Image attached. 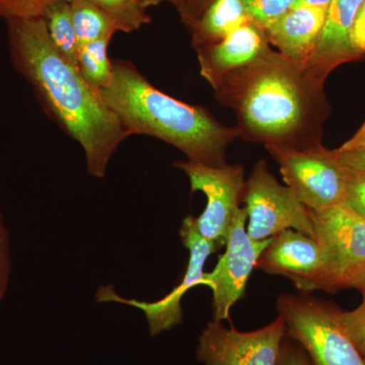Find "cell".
<instances>
[{
    "instance_id": "f1b7e54d",
    "label": "cell",
    "mask_w": 365,
    "mask_h": 365,
    "mask_svg": "<svg viewBox=\"0 0 365 365\" xmlns=\"http://www.w3.org/2000/svg\"><path fill=\"white\" fill-rule=\"evenodd\" d=\"M348 141H350V143H365V122L357 130L356 133Z\"/></svg>"
},
{
    "instance_id": "5bb4252c",
    "label": "cell",
    "mask_w": 365,
    "mask_h": 365,
    "mask_svg": "<svg viewBox=\"0 0 365 365\" xmlns=\"http://www.w3.org/2000/svg\"><path fill=\"white\" fill-rule=\"evenodd\" d=\"M267 47L264 29L250 21L218 42L196 48L201 76L213 86L228 72L253 61Z\"/></svg>"
},
{
    "instance_id": "8992f818",
    "label": "cell",
    "mask_w": 365,
    "mask_h": 365,
    "mask_svg": "<svg viewBox=\"0 0 365 365\" xmlns=\"http://www.w3.org/2000/svg\"><path fill=\"white\" fill-rule=\"evenodd\" d=\"M287 182L309 210L319 211L344 202L349 170L334 151L321 144L297 148L266 144Z\"/></svg>"
},
{
    "instance_id": "3957f363",
    "label": "cell",
    "mask_w": 365,
    "mask_h": 365,
    "mask_svg": "<svg viewBox=\"0 0 365 365\" xmlns=\"http://www.w3.org/2000/svg\"><path fill=\"white\" fill-rule=\"evenodd\" d=\"M129 134H145L179 148L190 162L220 167L237 128L218 122L201 106L176 100L151 85L130 62H113L111 81L100 91Z\"/></svg>"
},
{
    "instance_id": "83f0119b",
    "label": "cell",
    "mask_w": 365,
    "mask_h": 365,
    "mask_svg": "<svg viewBox=\"0 0 365 365\" xmlns=\"http://www.w3.org/2000/svg\"><path fill=\"white\" fill-rule=\"evenodd\" d=\"M332 0H297L292 9L297 7H318V9H328Z\"/></svg>"
},
{
    "instance_id": "cb8c5ba5",
    "label": "cell",
    "mask_w": 365,
    "mask_h": 365,
    "mask_svg": "<svg viewBox=\"0 0 365 365\" xmlns=\"http://www.w3.org/2000/svg\"><path fill=\"white\" fill-rule=\"evenodd\" d=\"M333 151L346 169L365 174V143L346 141L339 148Z\"/></svg>"
},
{
    "instance_id": "5b68a950",
    "label": "cell",
    "mask_w": 365,
    "mask_h": 365,
    "mask_svg": "<svg viewBox=\"0 0 365 365\" xmlns=\"http://www.w3.org/2000/svg\"><path fill=\"white\" fill-rule=\"evenodd\" d=\"M311 211L314 237L323 255L316 290L354 287L365 268V218L344 203Z\"/></svg>"
},
{
    "instance_id": "f546056e",
    "label": "cell",
    "mask_w": 365,
    "mask_h": 365,
    "mask_svg": "<svg viewBox=\"0 0 365 365\" xmlns=\"http://www.w3.org/2000/svg\"><path fill=\"white\" fill-rule=\"evenodd\" d=\"M163 1H165V0H143V4L148 9V7L158 6ZM170 1H173V0H170Z\"/></svg>"
},
{
    "instance_id": "9a60e30c",
    "label": "cell",
    "mask_w": 365,
    "mask_h": 365,
    "mask_svg": "<svg viewBox=\"0 0 365 365\" xmlns=\"http://www.w3.org/2000/svg\"><path fill=\"white\" fill-rule=\"evenodd\" d=\"M326 9L297 7L265 29L269 44L295 63H307L325 25Z\"/></svg>"
},
{
    "instance_id": "1f68e13d",
    "label": "cell",
    "mask_w": 365,
    "mask_h": 365,
    "mask_svg": "<svg viewBox=\"0 0 365 365\" xmlns=\"http://www.w3.org/2000/svg\"><path fill=\"white\" fill-rule=\"evenodd\" d=\"M0 217H1V215H0Z\"/></svg>"
},
{
    "instance_id": "44dd1931",
    "label": "cell",
    "mask_w": 365,
    "mask_h": 365,
    "mask_svg": "<svg viewBox=\"0 0 365 365\" xmlns=\"http://www.w3.org/2000/svg\"><path fill=\"white\" fill-rule=\"evenodd\" d=\"M59 1L71 0H0V20L40 18L48 7Z\"/></svg>"
},
{
    "instance_id": "d6986e66",
    "label": "cell",
    "mask_w": 365,
    "mask_h": 365,
    "mask_svg": "<svg viewBox=\"0 0 365 365\" xmlns=\"http://www.w3.org/2000/svg\"><path fill=\"white\" fill-rule=\"evenodd\" d=\"M116 24L118 31L131 33L150 21L143 0H90Z\"/></svg>"
},
{
    "instance_id": "30bf717a",
    "label": "cell",
    "mask_w": 365,
    "mask_h": 365,
    "mask_svg": "<svg viewBox=\"0 0 365 365\" xmlns=\"http://www.w3.org/2000/svg\"><path fill=\"white\" fill-rule=\"evenodd\" d=\"M246 209L240 208L230 225L225 254L211 272L204 274L203 284L213 292V319H230V309L244 297L257 261L271 241H254L247 232Z\"/></svg>"
},
{
    "instance_id": "277c9868",
    "label": "cell",
    "mask_w": 365,
    "mask_h": 365,
    "mask_svg": "<svg viewBox=\"0 0 365 365\" xmlns=\"http://www.w3.org/2000/svg\"><path fill=\"white\" fill-rule=\"evenodd\" d=\"M276 309L287 337L304 348L311 365H365L337 307L307 294H281Z\"/></svg>"
},
{
    "instance_id": "484cf974",
    "label": "cell",
    "mask_w": 365,
    "mask_h": 365,
    "mask_svg": "<svg viewBox=\"0 0 365 365\" xmlns=\"http://www.w3.org/2000/svg\"><path fill=\"white\" fill-rule=\"evenodd\" d=\"M349 44L355 60L365 57V2L356 14L349 33Z\"/></svg>"
},
{
    "instance_id": "7402d4cb",
    "label": "cell",
    "mask_w": 365,
    "mask_h": 365,
    "mask_svg": "<svg viewBox=\"0 0 365 365\" xmlns=\"http://www.w3.org/2000/svg\"><path fill=\"white\" fill-rule=\"evenodd\" d=\"M359 289L364 295L361 304L354 311L342 312V319L348 335L365 359V284Z\"/></svg>"
},
{
    "instance_id": "52a82bcc",
    "label": "cell",
    "mask_w": 365,
    "mask_h": 365,
    "mask_svg": "<svg viewBox=\"0 0 365 365\" xmlns=\"http://www.w3.org/2000/svg\"><path fill=\"white\" fill-rule=\"evenodd\" d=\"M242 202L248 215L247 232L254 241L275 237L288 228L314 237L311 211L289 187L279 184L264 160L255 165L247 180Z\"/></svg>"
},
{
    "instance_id": "9c48e42d",
    "label": "cell",
    "mask_w": 365,
    "mask_h": 365,
    "mask_svg": "<svg viewBox=\"0 0 365 365\" xmlns=\"http://www.w3.org/2000/svg\"><path fill=\"white\" fill-rule=\"evenodd\" d=\"M180 235L185 248L189 251V263L182 282L169 294L155 302H143L133 299H125L115 292L112 285L98 288V302H117L136 307L145 314L151 337L172 330L182 321V299L186 292L197 285L203 284L204 267L211 254L220 247L215 242L203 239L197 232L193 216H187L182 220Z\"/></svg>"
},
{
    "instance_id": "7c38bea8",
    "label": "cell",
    "mask_w": 365,
    "mask_h": 365,
    "mask_svg": "<svg viewBox=\"0 0 365 365\" xmlns=\"http://www.w3.org/2000/svg\"><path fill=\"white\" fill-rule=\"evenodd\" d=\"M256 268L287 277L302 294H309L316 290L323 255L316 237L288 228L273 237L259 257Z\"/></svg>"
},
{
    "instance_id": "4dcf8cb0",
    "label": "cell",
    "mask_w": 365,
    "mask_h": 365,
    "mask_svg": "<svg viewBox=\"0 0 365 365\" xmlns=\"http://www.w3.org/2000/svg\"><path fill=\"white\" fill-rule=\"evenodd\" d=\"M365 284V268L364 270L362 271L361 274H360L359 279L355 282L354 287L359 288L361 287V285Z\"/></svg>"
},
{
    "instance_id": "4316f807",
    "label": "cell",
    "mask_w": 365,
    "mask_h": 365,
    "mask_svg": "<svg viewBox=\"0 0 365 365\" xmlns=\"http://www.w3.org/2000/svg\"><path fill=\"white\" fill-rule=\"evenodd\" d=\"M277 365H311L307 352L294 339L283 340Z\"/></svg>"
},
{
    "instance_id": "603a6c76",
    "label": "cell",
    "mask_w": 365,
    "mask_h": 365,
    "mask_svg": "<svg viewBox=\"0 0 365 365\" xmlns=\"http://www.w3.org/2000/svg\"><path fill=\"white\" fill-rule=\"evenodd\" d=\"M343 203L365 218V174L349 170L347 189Z\"/></svg>"
},
{
    "instance_id": "2e32d148",
    "label": "cell",
    "mask_w": 365,
    "mask_h": 365,
    "mask_svg": "<svg viewBox=\"0 0 365 365\" xmlns=\"http://www.w3.org/2000/svg\"><path fill=\"white\" fill-rule=\"evenodd\" d=\"M43 19L56 51L78 69V42L72 23L71 2L59 1L52 4L46 9Z\"/></svg>"
},
{
    "instance_id": "d4e9b609",
    "label": "cell",
    "mask_w": 365,
    "mask_h": 365,
    "mask_svg": "<svg viewBox=\"0 0 365 365\" xmlns=\"http://www.w3.org/2000/svg\"><path fill=\"white\" fill-rule=\"evenodd\" d=\"M11 261L9 235L0 217V302L4 299L11 278Z\"/></svg>"
},
{
    "instance_id": "ba28073f",
    "label": "cell",
    "mask_w": 365,
    "mask_h": 365,
    "mask_svg": "<svg viewBox=\"0 0 365 365\" xmlns=\"http://www.w3.org/2000/svg\"><path fill=\"white\" fill-rule=\"evenodd\" d=\"M174 165L188 176L192 192H202L207 198L203 212L194 217L197 232L220 248L225 246L230 225L244 200V168L228 163L212 167L190 160H179Z\"/></svg>"
},
{
    "instance_id": "4fadbf2b",
    "label": "cell",
    "mask_w": 365,
    "mask_h": 365,
    "mask_svg": "<svg viewBox=\"0 0 365 365\" xmlns=\"http://www.w3.org/2000/svg\"><path fill=\"white\" fill-rule=\"evenodd\" d=\"M365 0H332L325 25L319 34L314 51L304 67L314 78L325 83L336 67L354 61L349 44L353 21Z\"/></svg>"
},
{
    "instance_id": "7a4b0ae2",
    "label": "cell",
    "mask_w": 365,
    "mask_h": 365,
    "mask_svg": "<svg viewBox=\"0 0 365 365\" xmlns=\"http://www.w3.org/2000/svg\"><path fill=\"white\" fill-rule=\"evenodd\" d=\"M6 24L14 67L33 86L49 114L81 144L88 174L102 179L129 134L100 91L56 51L43 16L13 19Z\"/></svg>"
},
{
    "instance_id": "ffe728a7",
    "label": "cell",
    "mask_w": 365,
    "mask_h": 365,
    "mask_svg": "<svg viewBox=\"0 0 365 365\" xmlns=\"http://www.w3.org/2000/svg\"><path fill=\"white\" fill-rule=\"evenodd\" d=\"M295 1L297 0H242L250 19L264 30L292 9Z\"/></svg>"
},
{
    "instance_id": "6da1fadb",
    "label": "cell",
    "mask_w": 365,
    "mask_h": 365,
    "mask_svg": "<svg viewBox=\"0 0 365 365\" xmlns=\"http://www.w3.org/2000/svg\"><path fill=\"white\" fill-rule=\"evenodd\" d=\"M324 85L269 46L212 88L234 110L241 138L302 148L321 144L322 123L330 112Z\"/></svg>"
},
{
    "instance_id": "8fae6325",
    "label": "cell",
    "mask_w": 365,
    "mask_h": 365,
    "mask_svg": "<svg viewBox=\"0 0 365 365\" xmlns=\"http://www.w3.org/2000/svg\"><path fill=\"white\" fill-rule=\"evenodd\" d=\"M285 336L279 316L251 332L225 328L213 319L199 336L196 356L204 365H277Z\"/></svg>"
},
{
    "instance_id": "e0dca14e",
    "label": "cell",
    "mask_w": 365,
    "mask_h": 365,
    "mask_svg": "<svg viewBox=\"0 0 365 365\" xmlns=\"http://www.w3.org/2000/svg\"><path fill=\"white\" fill-rule=\"evenodd\" d=\"M71 9L78 47L119 32L115 21L90 0H71Z\"/></svg>"
},
{
    "instance_id": "ac0fdd59",
    "label": "cell",
    "mask_w": 365,
    "mask_h": 365,
    "mask_svg": "<svg viewBox=\"0 0 365 365\" xmlns=\"http://www.w3.org/2000/svg\"><path fill=\"white\" fill-rule=\"evenodd\" d=\"M112 38L105 37L78 47L79 73L91 88L98 91L111 81L113 62L108 56V46Z\"/></svg>"
}]
</instances>
